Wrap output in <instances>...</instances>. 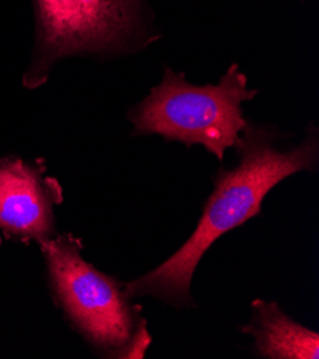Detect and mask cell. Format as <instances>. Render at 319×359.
I'll list each match as a JSON object with an SVG mask.
<instances>
[{
  "mask_svg": "<svg viewBox=\"0 0 319 359\" xmlns=\"http://www.w3.org/2000/svg\"><path fill=\"white\" fill-rule=\"evenodd\" d=\"M235 143L239 161L232 169H219L214 192L192 236L151 272L125 283L130 298L151 295L178 308H195L191 282L202 257L226 232L257 217L268 192L283 179L318 166V129L309 126L299 145L278 147L276 130L246 122Z\"/></svg>",
  "mask_w": 319,
  "mask_h": 359,
  "instance_id": "obj_1",
  "label": "cell"
},
{
  "mask_svg": "<svg viewBox=\"0 0 319 359\" xmlns=\"http://www.w3.org/2000/svg\"><path fill=\"white\" fill-rule=\"evenodd\" d=\"M39 248L50 295L70 328L100 358H144L152 337L125 283L89 264L74 233L57 232Z\"/></svg>",
  "mask_w": 319,
  "mask_h": 359,
  "instance_id": "obj_2",
  "label": "cell"
},
{
  "mask_svg": "<svg viewBox=\"0 0 319 359\" xmlns=\"http://www.w3.org/2000/svg\"><path fill=\"white\" fill-rule=\"evenodd\" d=\"M247 79L232 65L217 85L195 86L184 72L166 67L162 82L128 112L133 135H161L182 142L186 148L205 147L219 161L246 126L242 104L257 96Z\"/></svg>",
  "mask_w": 319,
  "mask_h": 359,
  "instance_id": "obj_3",
  "label": "cell"
},
{
  "mask_svg": "<svg viewBox=\"0 0 319 359\" xmlns=\"http://www.w3.org/2000/svg\"><path fill=\"white\" fill-rule=\"evenodd\" d=\"M36 38L23 76L27 89L42 86L52 67L74 55H116L142 38L140 0H34Z\"/></svg>",
  "mask_w": 319,
  "mask_h": 359,
  "instance_id": "obj_4",
  "label": "cell"
},
{
  "mask_svg": "<svg viewBox=\"0 0 319 359\" xmlns=\"http://www.w3.org/2000/svg\"><path fill=\"white\" fill-rule=\"evenodd\" d=\"M63 188L43 159L0 158V246L18 241L39 246L57 235L55 208Z\"/></svg>",
  "mask_w": 319,
  "mask_h": 359,
  "instance_id": "obj_5",
  "label": "cell"
},
{
  "mask_svg": "<svg viewBox=\"0 0 319 359\" xmlns=\"http://www.w3.org/2000/svg\"><path fill=\"white\" fill-rule=\"evenodd\" d=\"M252 318L242 332L254 337L255 353L265 359H318L319 334L290 318L275 301L254 299Z\"/></svg>",
  "mask_w": 319,
  "mask_h": 359,
  "instance_id": "obj_6",
  "label": "cell"
}]
</instances>
